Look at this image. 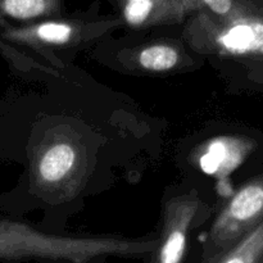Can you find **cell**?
Instances as JSON below:
<instances>
[{
    "label": "cell",
    "instance_id": "obj_11",
    "mask_svg": "<svg viewBox=\"0 0 263 263\" xmlns=\"http://www.w3.org/2000/svg\"><path fill=\"white\" fill-rule=\"evenodd\" d=\"M172 2H175V3H184L185 0H172ZM193 2V0H192ZM195 2H197V0H195Z\"/></svg>",
    "mask_w": 263,
    "mask_h": 263
},
{
    "label": "cell",
    "instance_id": "obj_3",
    "mask_svg": "<svg viewBox=\"0 0 263 263\" xmlns=\"http://www.w3.org/2000/svg\"><path fill=\"white\" fill-rule=\"evenodd\" d=\"M207 203L189 192L174 195L164 203L163 223L151 263H182L189 234L210 216Z\"/></svg>",
    "mask_w": 263,
    "mask_h": 263
},
{
    "label": "cell",
    "instance_id": "obj_10",
    "mask_svg": "<svg viewBox=\"0 0 263 263\" xmlns=\"http://www.w3.org/2000/svg\"><path fill=\"white\" fill-rule=\"evenodd\" d=\"M215 14L228 17L234 10V0H202Z\"/></svg>",
    "mask_w": 263,
    "mask_h": 263
},
{
    "label": "cell",
    "instance_id": "obj_9",
    "mask_svg": "<svg viewBox=\"0 0 263 263\" xmlns=\"http://www.w3.org/2000/svg\"><path fill=\"white\" fill-rule=\"evenodd\" d=\"M55 0H0V9L15 20H32L51 12Z\"/></svg>",
    "mask_w": 263,
    "mask_h": 263
},
{
    "label": "cell",
    "instance_id": "obj_6",
    "mask_svg": "<svg viewBox=\"0 0 263 263\" xmlns=\"http://www.w3.org/2000/svg\"><path fill=\"white\" fill-rule=\"evenodd\" d=\"M76 32L74 26L64 22H45L22 30H12L8 37L18 41H41L48 44H64Z\"/></svg>",
    "mask_w": 263,
    "mask_h": 263
},
{
    "label": "cell",
    "instance_id": "obj_2",
    "mask_svg": "<svg viewBox=\"0 0 263 263\" xmlns=\"http://www.w3.org/2000/svg\"><path fill=\"white\" fill-rule=\"evenodd\" d=\"M263 220V176L247 182L223 205L203 246L204 263L228 251Z\"/></svg>",
    "mask_w": 263,
    "mask_h": 263
},
{
    "label": "cell",
    "instance_id": "obj_5",
    "mask_svg": "<svg viewBox=\"0 0 263 263\" xmlns=\"http://www.w3.org/2000/svg\"><path fill=\"white\" fill-rule=\"evenodd\" d=\"M263 257V220L231 248L204 263H257Z\"/></svg>",
    "mask_w": 263,
    "mask_h": 263
},
{
    "label": "cell",
    "instance_id": "obj_1",
    "mask_svg": "<svg viewBox=\"0 0 263 263\" xmlns=\"http://www.w3.org/2000/svg\"><path fill=\"white\" fill-rule=\"evenodd\" d=\"M121 236H61L41 233L28 225L0 220V257L87 263L105 256H122Z\"/></svg>",
    "mask_w": 263,
    "mask_h": 263
},
{
    "label": "cell",
    "instance_id": "obj_13",
    "mask_svg": "<svg viewBox=\"0 0 263 263\" xmlns=\"http://www.w3.org/2000/svg\"><path fill=\"white\" fill-rule=\"evenodd\" d=\"M0 23H3V20H2V17H0Z\"/></svg>",
    "mask_w": 263,
    "mask_h": 263
},
{
    "label": "cell",
    "instance_id": "obj_7",
    "mask_svg": "<svg viewBox=\"0 0 263 263\" xmlns=\"http://www.w3.org/2000/svg\"><path fill=\"white\" fill-rule=\"evenodd\" d=\"M176 5L177 3L172 0H123V17L128 25L138 27Z\"/></svg>",
    "mask_w": 263,
    "mask_h": 263
},
{
    "label": "cell",
    "instance_id": "obj_4",
    "mask_svg": "<svg viewBox=\"0 0 263 263\" xmlns=\"http://www.w3.org/2000/svg\"><path fill=\"white\" fill-rule=\"evenodd\" d=\"M76 162V152L68 143H57L49 146L37 163V175L46 184L63 180Z\"/></svg>",
    "mask_w": 263,
    "mask_h": 263
},
{
    "label": "cell",
    "instance_id": "obj_8",
    "mask_svg": "<svg viewBox=\"0 0 263 263\" xmlns=\"http://www.w3.org/2000/svg\"><path fill=\"white\" fill-rule=\"evenodd\" d=\"M138 61L139 64L148 71H168L174 68L179 62V53L172 46L156 44L143 49L139 54Z\"/></svg>",
    "mask_w": 263,
    "mask_h": 263
},
{
    "label": "cell",
    "instance_id": "obj_12",
    "mask_svg": "<svg viewBox=\"0 0 263 263\" xmlns=\"http://www.w3.org/2000/svg\"><path fill=\"white\" fill-rule=\"evenodd\" d=\"M257 263H263V257H262V258H261V259H259V261H258V262H257Z\"/></svg>",
    "mask_w": 263,
    "mask_h": 263
}]
</instances>
